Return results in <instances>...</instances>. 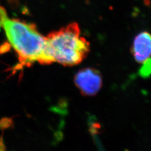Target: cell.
I'll list each match as a JSON object with an SVG mask.
<instances>
[{
  "instance_id": "6da1fadb",
  "label": "cell",
  "mask_w": 151,
  "mask_h": 151,
  "mask_svg": "<svg viewBox=\"0 0 151 151\" xmlns=\"http://www.w3.org/2000/svg\"><path fill=\"white\" fill-rule=\"evenodd\" d=\"M90 51V44L81 35L79 25L73 22L45 37V45L41 60L42 65L57 62L65 66L78 65Z\"/></svg>"
},
{
  "instance_id": "7a4b0ae2",
  "label": "cell",
  "mask_w": 151,
  "mask_h": 151,
  "mask_svg": "<svg viewBox=\"0 0 151 151\" xmlns=\"http://www.w3.org/2000/svg\"><path fill=\"white\" fill-rule=\"evenodd\" d=\"M0 24L18 55L19 64L16 66L17 69L39 62L43 53L45 37L38 32L34 24L9 18L2 6H0Z\"/></svg>"
},
{
  "instance_id": "3957f363",
  "label": "cell",
  "mask_w": 151,
  "mask_h": 151,
  "mask_svg": "<svg viewBox=\"0 0 151 151\" xmlns=\"http://www.w3.org/2000/svg\"><path fill=\"white\" fill-rule=\"evenodd\" d=\"M75 83L83 95L91 96L99 91L102 86L103 80L99 70L86 68L76 74Z\"/></svg>"
},
{
  "instance_id": "277c9868",
  "label": "cell",
  "mask_w": 151,
  "mask_h": 151,
  "mask_svg": "<svg viewBox=\"0 0 151 151\" xmlns=\"http://www.w3.org/2000/svg\"><path fill=\"white\" fill-rule=\"evenodd\" d=\"M151 35L147 32L139 34L134 39L133 53L134 59L139 63H143L150 58Z\"/></svg>"
},
{
  "instance_id": "5b68a950",
  "label": "cell",
  "mask_w": 151,
  "mask_h": 151,
  "mask_svg": "<svg viewBox=\"0 0 151 151\" xmlns=\"http://www.w3.org/2000/svg\"><path fill=\"white\" fill-rule=\"evenodd\" d=\"M11 124V120L9 119H4L0 120V151H6L4 133L5 130L9 128Z\"/></svg>"
},
{
  "instance_id": "8992f818",
  "label": "cell",
  "mask_w": 151,
  "mask_h": 151,
  "mask_svg": "<svg viewBox=\"0 0 151 151\" xmlns=\"http://www.w3.org/2000/svg\"><path fill=\"white\" fill-rule=\"evenodd\" d=\"M142 64L143 65L139 70V74L143 77H147L151 73V59H148Z\"/></svg>"
}]
</instances>
